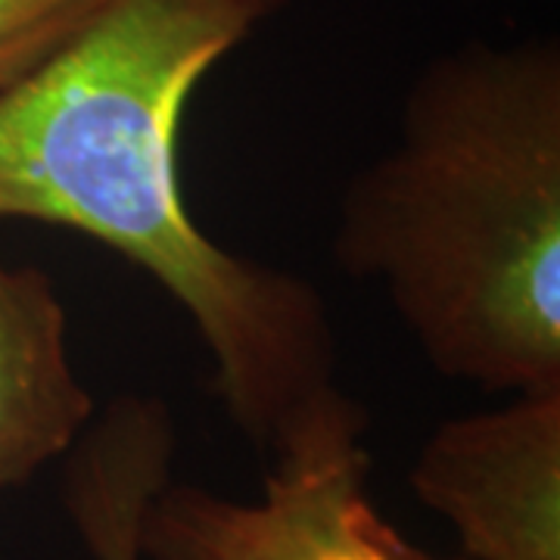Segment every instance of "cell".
Listing matches in <instances>:
<instances>
[{
  "label": "cell",
  "mask_w": 560,
  "mask_h": 560,
  "mask_svg": "<svg viewBox=\"0 0 560 560\" xmlns=\"http://www.w3.org/2000/svg\"><path fill=\"white\" fill-rule=\"evenodd\" d=\"M287 0H109L0 88V221L79 231L178 302L212 389L271 452L337 386V330L312 280L215 243L180 187L187 101Z\"/></svg>",
  "instance_id": "6da1fadb"
},
{
  "label": "cell",
  "mask_w": 560,
  "mask_h": 560,
  "mask_svg": "<svg viewBox=\"0 0 560 560\" xmlns=\"http://www.w3.org/2000/svg\"><path fill=\"white\" fill-rule=\"evenodd\" d=\"M334 256L381 283L442 377L560 393L558 44L430 62L396 143L342 190Z\"/></svg>",
  "instance_id": "7a4b0ae2"
},
{
  "label": "cell",
  "mask_w": 560,
  "mask_h": 560,
  "mask_svg": "<svg viewBox=\"0 0 560 560\" xmlns=\"http://www.w3.org/2000/svg\"><path fill=\"white\" fill-rule=\"evenodd\" d=\"M364 430V408L337 389L268 452L271 470L256 501L165 480L140 517V558L436 560L371 499Z\"/></svg>",
  "instance_id": "3957f363"
},
{
  "label": "cell",
  "mask_w": 560,
  "mask_h": 560,
  "mask_svg": "<svg viewBox=\"0 0 560 560\" xmlns=\"http://www.w3.org/2000/svg\"><path fill=\"white\" fill-rule=\"evenodd\" d=\"M411 492L455 526L467 560H560V393L442 420Z\"/></svg>",
  "instance_id": "277c9868"
},
{
  "label": "cell",
  "mask_w": 560,
  "mask_h": 560,
  "mask_svg": "<svg viewBox=\"0 0 560 560\" xmlns=\"http://www.w3.org/2000/svg\"><path fill=\"white\" fill-rule=\"evenodd\" d=\"M94 415L54 280L0 259V492L66 458Z\"/></svg>",
  "instance_id": "5b68a950"
},
{
  "label": "cell",
  "mask_w": 560,
  "mask_h": 560,
  "mask_svg": "<svg viewBox=\"0 0 560 560\" xmlns=\"http://www.w3.org/2000/svg\"><path fill=\"white\" fill-rule=\"evenodd\" d=\"M175 430L156 399L121 396L66 452V511L94 560L140 558V517L172 480Z\"/></svg>",
  "instance_id": "8992f818"
},
{
  "label": "cell",
  "mask_w": 560,
  "mask_h": 560,
  "mask_svg": "<svg viewBox=\"0 0 560 560\" xmlns=\"http://www.w3.org/2000/svg\"><path fill=\"white\" fill-rule=\"evenodd\" d=\"M109 0H0V88L54 57Z\"/></svg>",
  "instance_id": "52a82bcc"
}]
</instances>
